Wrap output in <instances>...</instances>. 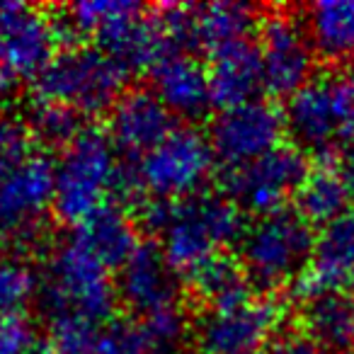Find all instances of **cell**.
I'll return each instance as SVG.
<instances>
[{
    "label": "cell",
    "mask_w": 354,
    "mask_h": 354,
    "mask_svg": "<svg viewBox=\"0 0 354 354\" xmlns=\"http://www.w3.org/2000/svg\"><path fill=\"white\" fill-rule=\"evenodd\" d=\"M141 218L160 238L158 248L172 270L187 277L223 255L228 245L241 243L248 228L243 209L228 194L214 192H199L180 202L148 199Z\"/></svg>",
    "instance_id": "cell-1"
},
{
    "label": "cell",
    "mask_w": 354,
    "mask_h": 354,
    "mask_svg": "<svg viewBox=\"0 0 354 354\" xmlns=\"http://www.w3.org/2000/svg\"><path fill=\"white\" fill-rule=\"evenodd\" d=\"M39 299L46 318L78 315L102 325L114 315L119 291L112 270L73 233L46 257Z\"/></svg>",
    "instance_id": "cell-2"
},
{
    "label": "cell",
    "mask_w": 354,
    "mask_h": 354,
    "mask_svg": "<svg viewBox=\"0 0 354 354\" xmlns=\"http://www.w3.org/2000/svg\"><path fill=\"white\" fill-rule=\"evenodd\" d=\"M56 167L54 212L68 226H83L100 209L109 207V194L122 189L124 170L112 138L100 129H83L61 148Z\"/></svg>",
    "instance_id": "cell-3"
},
{
    "label": "cell",
    "mask_w": 354,
    "mask_h": 354,
    "mask_svg": "<svg viewBox=\"0 0 354 354\" xmlns=\"http://www.w3.org/2000/svg\"><path fill=\"white\" fill-rule=\"evenodd\" d=\"M313 226L294 209L257 216L245 228L238 252L250 284L274 291L306 274L313 255Z\"/></svg>",
    "instance_id": "cell-4"
},
{
    "label": "cell",
    "mask_w": 354,
    "mask_h": 354,
    "mask_svg": "<svg viewBox=\"0 0 354 354\" xmlns=\"http://www.w3.org/2000/svg\"><path fill=\"white\" fill-rule=\"evenodd\" d=\"M127 71L97 46H66L35 80L37 100L73 109L80 117L112 112L127 90Z\"/></svg>",
    "instance_id": "cell-5"
},
{
    "label": "cell",
    "mask_w": 354,
    "mask_h": 354,
    "mask_svg": "<svg viewBox=\"0 0 354 354\" xmlns=\"http://www.w3.org/2000/svg\"><path fill=\"white\" fill-rule=\"evenodd\" d=\"M216 165L209 136L194 127H175L153 151L124 172V187L158 202H180L204 189Z\"/></svg>",
    "instance_id": "cell-6"
},
{
    "label": "cell",
    "mask_w": 354,
    "mask_h": 354,
    "mask_svg": "<svg viewBox=\"0 0 354 354\" xmlns=\"http://www.w3.org/2000/svg\"><path fill=\"white\" fill-rule=\"evenodd\" d=\"M286 133L296 148L333 151L354 138V68L318 75L296 90L284 107Z\"/></svg>",
    "instance_id": "cell-7"
},
{
    "label": "cell",
    "mask_w": 354,
    "mask_h": 354,
    "mask_svg": "<svg viewBox=\"0 0 354 354\" xmlns=\"http://www.w3.org/2000/svg\"><path fill=\"white\" fill-rule=\"evenodd\" d=\"M284 133V112L267 100H252L221 109L212 119L207 136L216 162L226 170H236L279 148Z\"/></svg>",
    "instance_id": "cell-8"
},
{
    "label": "cell",
    "mask_w": 354,
    "mask_h": 354,
    "mask_svg": "<svg viewBox=\"0 0 354 354\" xmlns=\"http://www.w3.org/2000/svg\"><path fill=\"white\" fill-rule=\"evenodd\" d=\"M56 167L46 156L30 153L0 180V236L30 243L54 209Z\"/></svg>",
    "instance_id": "cell-9"
},
{
    "label": "cell",
    "mask_w": 354,
    "mask_h": 354,
    "mask_svg": "<svg viewBox=\"0 0 354 354\" xmlns=\"http://www.w3.org/2000/svg\"><path fill=\"white\" fill-rule=\"evenodd\" d=\"M228 197L257 216L279 212L301 189L310 165L304 151L296 146H279L267 156L257 158L236 170H226Z\"/></svg>",
    "instance_id": "cell-10"
},
{
    "label": "cell",
    "mask_w": 354,
    "mask_h": 354,
    "mask_svg": "<svg viewBox=\"0 0 354 354\" xmlns=\"http://www.w3.org/2000/svg\"><path fill=\"white\" fill-rule=\"evenodd\" d=\"M61 37L51 15L25 3H0V73L37 80L59 54Z\"/></svg>",
    "instance_id": "cell-11"
},
{
    "label": "cell",
    "mask_w": 354,
    "mask_h": 354,
    "mask_svg": "<svg viewBox=\"0 0 354 354\" xmlns=\"http://www.w3.org/2000/svg\"><path fill=\"white\" fill-rule=\"evenodd\" d=\"M265 75V90L277 97H291L313 80L315 51L306 35L304 20L289 12H272L262 20L257 39Z\"/></svg>",
    "instance_id": "cell-12"
},
{
    "label": "cell",
    "mask_w": 354,
    "mask_h": 354,
    "mask_svg": "<svg viewBox=\"0 0 354 354\" xmlns=\"http://www.w3.org/2000/svg\"><path fill=\"white\" fill-rule=\"evenodd\" d=\"M281 308L270 299H255L228 308L207 310L197 320L194 339L202 354L257 352L279 330Z\"/></svg>",
    "instance_id": "cell-13"
},
{
    "label": "cell",
    "mask_w": 354,
    "mask_h": 354,
    "mask_svg": "<svg viewBox=\"0 0 354 354\" xmlns=\"http://www.w3.org/2000/svg\"><path fill=\"white\" fill-rule=\"evenodd\" d=\"M117 291L119 301L138 318L180 304L177 272L151 243H138L133 255L119 267Z\"/></svg>",
    "instance_id": "cell-14"
},
{
    "label": "cell",
    "mask_w": 354,
    "mask_h": 354,
    "mask_svg": "<svg viewBox=\"0 0 354 354\" xmlns=\"http://www.w3.org/2000/svg\"><path fill=\"white\" fill-rule=\"evenodd\" d=\"M95 44L112 56L127 73L153 71L167 54L175 51L158 12L146 15L138 3L122 17H117L107 30L100 32L95 37Z\"/></svg>",
    "instance_id": "cell-15"
},
{
    "label": "cell",
    "mask_w": 354,
    "mask_h": 354,
    "mask_svg": "<svg viewBox=\"0 0 354 354\" xmlns=\"http://www.w3.org/2000/svg\"><path fill=\"white\" fill-rule=\"evenodd\" d=\"M172 129V112L153 90H127L109 112L107 136L119 153L143 158Z\"/></svg>",
    "instance_id": "cell-16"
},
{
    "label": "cell",
    "mask_w": 354,
    "mask_h": 354,
    "mask_svg": "<svg viewBox=\"0 0 354 354\" xmlns=\"http://www.w3.org/2000/svg\"><path fill=\"white\" fill-rule=\"evenodd\" d=\"M354 279V209L315 233L308 270L301 277V299L320 291L347 289Z\"/></svg>",
    "instance_id": "cell-17"
},
{
    "label": "cell",
    "mask_w": 354,
    "mask_h": 354,
    "mask_svg": "<svg viewBox=\"0 0 354 354\" xmlns=\"http://www.w3.org/2000/svg\"><path fill=\"white\" fill-rule=\"evenodd\" d=\"M153 93L172 112V117L197 119L212 104L209 71L187 51H172L151 71Z\"/></svg>",
    "instance_id": "cell-18"
},
{
    "label": "cell",
    "mask_w": 354,
    "mask_h": 354,
    "mask_svg": "<svg viewBox=\"0 0 354 354\" xmlns=\"http://www.w3.org/2000/svg\"><path fill=\"white\" fill-rule=\"evenodd\" d=\"M209 88L212 104L218 109L238 107L257 100L265 90L260 49L252 39L223 46L209 54Z\"/></svg>",
    "instance_id": "cell-19"
},
{
    "label": "cell",
    "mask_w": 354,
    "mask_h": 354,
    "mask_svg": "<svg viewBox=\"0 0 354 354\" xmlns=\"http://www.w3.org/2000/svg\"><path fill=\"white\" fill-rule=\"evenodd\" d=\"M304 335L325 352H352L354 349V296L347 291H320L304 299L301 308Z\"/></svg>",
    "instance_id": "cell-20"
},
{
    "label": "cell",
    "mask_w": 354,
    "mask_h": 354,
    "mask_svg": "<svg viewBox=\"0 0 354 354\" xmlns=\"http://www.w3.org/2000/svg\"><path fill=\"white\" fill-rule=\"evenodd\" d=\"M192 15V44L194 49H207L209 54L223 46L248 41L257 30V8L248 3H207L189 6Z\"/></svg>",
    "instance_id": "cell-21"
},
{
    "label": "cell",
    "mask_w": 354,
    "mask_h": 354,
    "mask_svg": "<svg viewBox=\"0 0 354 354\" xmlns=\"http://www.w3.org/2000/svg\"><path fill=\"white\" fill-rule=\"evenodd\" d=\"M304 27L315 56L330 64H354V0L308 6Z\"/></svg>",
    "instance_id": "cell-22"
},
{
    "label": "cell",
    "mask_w": 354,
    "mask_h": 354,
    "mask_svg": "<svg viewBox=\"0 0 354 354\" xmlns=\"http://www.w3.org/2000/svg\"><path fill=\"white\" fill-rule=\"evenodd\" d=\"M75 236L109 267V270H119L133 250L138 248L136 228H133L129 214H124L117 207H104L95 214L93 218L75 228Z\"/></svg>",
    "instance_id": "cell-23"
},
{
    "label": "cell",
    "mask_w": 354,
    "mask_h": 354,
    "mask_svg": "<svg viewBox=\"0 0 354 354\" xmlns=\"http://www.w3.org/2000/svg\"><path fill=\"white\" fill-rule=\"evenodd\" d=\"M347 187H344L337 165L333 162H320V165L310 167L308 177L296 192V212L310 226L320 228L347 212Z\"/></svg>",
    "instance_id": "cell-24"
},
{
    "label": "cell",
    "mask_w": 354,
    "mask_h": 354,
    "mask_svg": "<svg viewBox=\"0 0 354 354\" xmlns=\"http://www.w3.org/2000/svg\"><path fill=\"white\" fill-rule=\"evenodd\" d=\"M194 286V294L207 304V310L228 308V306L243 304L250 299V279L243 270L241 260H233L228 255H218L204 267H199L189 277Z\"/></svg>",
    "instance_id": "cell-25"
},
{
    "label": "cell",
    "mask_w": 354,
    "mask_h": 354,
    "mask_svg": "<svg viewBox=\"0 0 354 354\" xmlns=\"http://www.w3.org/2000/svg\"><path fill=\"white\" fill-rule=\"evenodd\" d=\"M39 294V277L20 257H0V320L20 318Z\"/></svg>",
    "instance_id": "cell-26"
},
{
    "label": "cell",
    "mask_w": 354,
    "mask_h": 354,
    "mask_svg": "<svg viewBox=\"0 0 354 354\" xmlns=\"http://www.w3.org/2000/svg\"><path fill=\"white\" fill-rule=\"evenodd\" d=\"M138 330L153 354H177L192 333L189 318L180 304L138 318Z\"/></svg>",
    "instance_id": "cell-27"
},
{
    "label": "cell",
    "mask_w": 354,
    "mask_h": 354,
    "mask_svg": "<svg viewBox=\"0 0 354 354\" xmlns=\"http://www.w3.org/2000/svg\"><path fill=\"white\" fill-rule=\"evenodd\" d=\"M83 129L85 127L80 124V114H75L68 107H61V104L44 102V100H37L27 117L30 136L44 141L46 146L66 148Z\"/></svg>",
    "instance_id": "cell-28"
},
{
    "label": "cell",
    "mask_w": 354,
    "mask_h": 354,
    "mask_svg": "<svg viewBox=\"0 0 354 354\" xmlns=\"http://www.w3.org/2000/svg\"><path fill=\"white\" fill-rule=\"evenodd\" d=\"M102 333L100 325L78 315L46 318V349L49 354H93Z\"/></svg>",
    "instance_id": "cell-29"
},
{
    "label": "cell",
    "mask_w": 354,
    "mask_h": 354,
    "mask_svg": "<svg viewBox=\"0 0 354 354\" xmlns=\"http://www.w3.org/2000/svg\"><path fill=\"white\" fill-rule=\"evenodd\" d=\"M30 138L27 124L12 117H0V180L30 156Z\"/></svg>",
    "instance_id": "cell-30"
},
{
    "label": "cell",
    "mask_w": 354,
    "mask_h": 354,
    "mask_svg": "<svg viewBox=\"0 0 354 354\" xmlns=\"http://www.w3.org/2000/svg\"><path fill=\"white\" fill-rule=\"evenodd\" d=\"M93 354H153L138 325H112L104 330Z\"/></svg>",
    "instance_id": "cell-31"
},
{
    "label": "cell",
    "mask_w": 354,
    "mask_h": 354,
    "mask_svg": "<svg viewBox=\"0 0 354 354\" xmlns=\"http://www.w3.org/2000/svg\"><path fill=\"white\" fill-rule=\"evenodd\" d=\"M37 333L25 318L0 320V354H41Z\"/></svg>",
    "instance_id": "cell-32"
},
{
    "label": "cell",
    "mask_w": 354,
    "mask_h": 354,
    "mask_svg": "<svg viewBox=\"0 0 354 354\" xmlns=\"http://www.w3.org/2000/svg\"><path fill=\"white\" fill-rule=\"evenodd\" d=\"M267 354H328L323 347L313 342L306 335H281L272 342Z\"/></svg>",
    "instance_id": "cell-33"
},
{
    "label": "cell",
    "mask_w": 354,
    "mask_h": 354,
    "mask_svg": "<svg viewBox=\"0 0 354 354\" xmlns=\"http://www.w3.org/2000/svg\"><path fill=\"white\" fill-rule=\"evenodd\" d=\"M337 170L342 175V183L347 187L349 199L354 202V138L347 141L339 151V160H337Z\"/></svg>",
    "instance_id": "cell-34"
},
{
    "label": "cell",
    "mask_w": 354,
    "mask_h": 354,
    "mask_svg": "<svg viewBox=\"0 0 354 354\" xmlns=\"http://www.w3.org/2000/svg\"><path fill=\"white\" fill-rule=\"evenodd\" d=\"M10 88H12V80H8L6 75L0 73V102L8 97V93H10Z\"/></svg>",
    "instance_id": "cell-35"
},
{
    "label": "cell",
    "mask_w": 354,
    "mask_h": 354,
    "mask_svg": "<svg viewBox=\"0 0 354 354\" xmlns=\"http://www.w3.org/2000/svg\"><path fill=\"white\" fill-rule=\"evenodd\" d=\"M347 294H349V296H354V279L347 284Z\"/></svg>",
    "instance_id": "cell-36"
},
{
    "label": "cell",
    "mask_w": 354,
    "mask_h": 354,
    "mask_svg": "<svg viewBox=\"0 0 354 354\" xmlns=\"http://www.w3.org/2000/svg\"><path fill=\"white\" fill-rule=\"evenodd\" d=\"M245 354H267L265 349H257V352H245Z\"/></svg>",
    "instance_id": "cell-37"
},
{
    "label": "cell",
    "mask_w": 354,
    "mask_h": 354,
    "mask_svg": "<svg viewBox=\"0 0 354 354\" xmlns=\"http://www.w3.org/2000/svg\"><path fill=\"white\" fill-rule=\"evenodd\" d=\"M344 354H354V349H352V352H344Z\"/></svg>",
    "instance_id": "cell-38"
},
{
    "label": "cell",
    "mask_w": 354,
    "mask_h": 354,
    "mask_svg": "<svg viewBox=\"0 0 354 354\" xmlns=\"http://www.w3.org/2000/svg\"><path fill=\"white\" fill-rule=\"evenodd\" d=\"M41 354H49V352H41Z\"/></svg>",
    "instance_id": "cell-39"
}]
</instances>
